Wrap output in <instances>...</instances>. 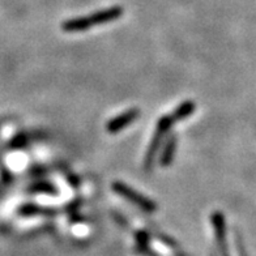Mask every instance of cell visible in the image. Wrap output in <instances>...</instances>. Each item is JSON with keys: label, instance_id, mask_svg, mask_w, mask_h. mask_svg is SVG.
Masks as SVG:
<instances>
[{"label": "cell", "instance_id": "cell-4", "mask_svg": "<svg viewBox=\"0 0 256 256\" xmlns=\"http://www.w3.org/2000/svg\"><path fill=\"white\" fill-rule=\"evenodd\" d=\"M138 116H140V112H138V108L127 110L123 114L115 116L112 120H108V124H106V131L108 134H118V132L123 131L127 126L132 124Z\"/></svg>", "mask_w": 256, "mask_h": 256}, {"label": "cell", "instance_id": "cell-5", "mask_svg": "<svg viewBox=\"0 0 256 256\" xmlns=\"http://www.w3.org/2000/svg\"><path fill=\"white\" fill-rule=\"evenodd\" d=\"M212 224L216 230V240L217 246H218L221 255L228 256V248H226L225 242V218L220 212L213 213L212 214Z\"/></svg>", "mask_w": 256, "mask_h": 256}, {"label": "cell", "instance_id": "cell-1", "mask_svg": "<svg viewBox=\"0 0 256 256\" xmlns=\"http://www.w3.org/2000/svg\"><path fill=\"white\" fill-rule=\"evenodd\" d=\"M123 14V10L120 7H112L108 10H100L90 16L78 17L72 20L64 21L62 25V29L68 33H74V32H84L86 29H90L97 25L108 24L110 21H114Z\"/></svg>", "mask_w": 256, "mask_h": 256}, {"label": "cell", "instance_id": "cell-7", "mask_svg": "<svg viewBox=\"0 0 256 256\" xmlns=\"http://www.w3.org/2000/svg\"><path fill=\"white\" fill-rule=\"evenodd\" d=\"M195 108H196L195 102L186 101V102H183V104H179L178 108H176V112H172V116H174L176 122L183 120V119L188 118L190 115L195 112Z\"/></svg>", "mask_w": 256, "mask_h": 256}, {"label": "cell", "instance_id": "cell-6", "mask_svg": "<svg viewBox=\"0 0 256 256\" xmlns=\"http://www.w3.org/2000/svg\"><path fill=\"white\" fill-rule=\"evenodd\" d=\"M176 136H170L168 142H166L165 148H164V150H162L161 158H160V164H161L164 168H168V166L172 162L174 154H176Z\"/></svg>", "mask_w": 256, "mask_h": 256}, {"label": "cell", "instance_id": "cell-2", "mask_svg": "<svg viewBox=\"0 0 256 256\" xmlns=\"http://www.w3.org/2000/svg\"><path fill=\"white\" fill-rule=\"evenodd\" d=\"M176 123V119L172 116V114L170 115H164L161 119L157 123V127H156L154 135H153L152 142L149 144V148L146 150V154H145L144 160V168L145 170H149L152 168V164L156 158V154L158 152V148L161 146V142L165 138V135L168 134V131L172 128V126Z\"/></svg>", "mask_w": 256, "mask_h": 256}, {"label": "cell", "instance_id": "cell-3", "mask_svg": "<svg viewBox=\"0 0 256 256\" xmlns=\"http://www.w3.org/2000/svg\"><path fill=\"white\" fill-rule=\"evenodd\" d=\"M112 190H114L115 194H118L122 198L127 199L128 202H131L132 204H135L136 206L142 208L145 212L152 213L157 208V206L153 202V200L148 199L146 196L142 195V194H138V191H135L132 187L124 184V183L114 182L112 183Z\"/></svg>", "mask_w": 256, "mask_h": 256}]
</instances>
